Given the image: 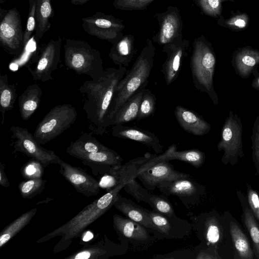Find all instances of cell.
<instances>
[{
  "instance_id": "1",
  "label": "cell",
  "mask_w": 259,
  "mask_h": 259,
  "mask_svg": "<svg viewBox=\"0 0 259 259\" xmlns=\"http://www.w3.org/2000/svg\"><path fill=\"white\" fill-rule=\"evenodd\" d=\"M137 169L135 165L126 167L119 182L114 187L88 205L69 221L38 239L36 243H44L60 237V240L53 248V252L59 253L67 249L88 227L113 206L120 191L131 180L137 178Z\"/></svg>"
},
{
  "instance_id": "2",
  "label": "cell",
  "mask_w": 259,
  "mask_h": 259,
  "mask_svg": "<svg viewBox=\"0 0 259 259\" xmlns=\"http://www.w3.org/2000/svg\"><path fill=\"white\" fill-rule=\"evenodd\" d=\"M126 71L123 66L107 68L99 78L87 80L79 87V92L85 96L83 110L92 133L102 136L106 133L109 108L116 87Z\"/></svg>"
},
{
  "instance_id": "3",
  "label": "cell",
  "mask_w": 259,
  "mask_h": 259,
  "mask_svg": "<svg viewBox=\"0 0 259 259\" xmlns=\"http://www.w3.org/2000/svg\"><path fill=\"white\" fill-rule=\"evenodd\" d=\"M155 48L152 40L148 38L146 45L134 62L127 70L124 77L116 87L107 115V124L111 121L120 108L132 96L145 89L153 67Z\"/></svg>"
},
{
  "instance_id": "4",
  "label": "cell",
  "mask_w": 259,
  "mask_h": 259,
  "mask_svg": "<svg viewBox=\"0 0 259 259\" xmlns=\"http://www.w3.org/2000/svg\"><path fill=\"white\" fill-rule=\"evenodd\" d=\"M193 47L190 65L195 87L207 94L213 104L218 105L219 98L213 86L216 64L214 52L203 36L195 39Z\"/></svg>"
},
{
  "instance_id": "5",
  "label": "cell",
  "mask_w": 259,
  "mask_h": 259,
  "mask_svg": "<svg viewBox=\"0 0 259 259\" xmlns=\"http://www.w3.org/2000/svg\"><path fill=\"white\" fill-rule=\"evenodd\" d=\"M64 59L68 69L78 75H88L92 79L99 78L104 70L100 53L83 40L66 39Z\"/></svg>"
},
{
  "instance_id": "6",
  "label": "cell",
  "mask_w": 259,
  "mask_h": 259,
  "mask_svg": "<svg viewBox=\"0 0 259 259\" xmlns=\"http://www.w3.org/2000/svg\"><path fill=\"white\" fill-rule=\"evenodd\" d=\"M77 111L71 104L58 105L45 115L36 127L33 137L40 145L53 140L74 123Z\"/></svg>"
},
{
  "instance_id": "7",
  "label": "cell",
  "mask_w": 259,
  "mask_h": 259,
  "mask_svg": "<svg viewBox=\"0 0 259 259\" xmlns=\"http://www.w3.org/2000/svg\"><path fill=\"white\" fill-rule=\"evenodd\" d=\"M242 133L240 117L230 111L222 126L221 140L217 146L219 151H224L222 160L226 164L229 162L235 164L239 158L243 157Z\"/></svg>"
},
{
  "instance_id": "8",
  "label": "cell",
  "mask_w": 259,
  "mask_h": 259,
  "mask_svg": "<svg viewBox=\"0 0 259 259\" xmlns=\"http://www.w3.org/2000/svg\"><path fill=\"white\" fill-rule=\"evenodd\" d=\"M14 152H19L39 162L44 167L51 164L59 165L62 160L54 151L42 148L26 128L10 127Z\"/></svg>"
},
{
  "instance_id": "9",
  "label": "cell",
  "mask_w": 259,
  "mask_h": 259,
  "mask_svg": "<svg viewBox=\"0 0 259 259\" xmlns=\"http://www.w3.org/2000/svg\"><path fill=\"white\" fill-rule=\"evenodd\" d=\"M82 22V27L88 34L112 44L123 35L122 31L125 25L122 20L111 15L97 12L83 18Z\"/></svg>"
},
{
  "instance_id": "10",
  "label": "cell",
  "mask_w": 259,
  "mask_h": 259,
  "mask_svg": "<svg viewBox=\"0 0 259 259\" xmlns=\"http://www.w3.org/2000/svg\"><path fill=\"white\" fill-rule=\"evenodd\" d=\"M23 36L20 13L13 8L7 12L0 24L1 45L9 54L17 55L24 48Z\"/></svg>"
},
{
  "instance_id": "11",
  "label": "cell",
  "mask_w": 259,
  "mask_h": 259,
  "mask_svg": "<svg viewBox=\"0 0 259 259\" xmlns=\"http://www.w3.org/2000/svg\"><path fill=\"white\" fill-rule=\"evenodd\" d=\"M189 41L183 38L163 46L162 52L166 58L161 66V72L167 85L178 77L184 60L188 54Z\"/></svg>"
},
{
  "instance_id": "12",
  "label": "cell",
  "mask_w": 259,
  "mask_h": 259,
  "mask_svg": "<svg viewBox=\"0 0 259 259\" xmlns=\"http://www.w3.org/2000/svg\"><path fill=\"white\" fill-rule=\"evenodd\" d=\"M62 39H51L44 48L33 69L28 67L34 80L46 82L53 79V73L60 60Z\"/></svg>"
},
{
  "instance_id": "13",
  "label": "cell",
  "mask_w": 259,
  "mask_h": 259,
  "mask_svg": "<svg viewBox=\"0 0 259 259\" xmlns=\"http://www.w3.org/2000/svg\"><path fill=\"white\" fill-rule=\"evenodd\" d=\"M159 26L153 40L160 45L172 42L182 37L183 22L176 7L169 6L164 12L155 14Z\"/></svg>"
},
{
  "instance_id": "14",
  "label": "cell",
  "mask_w": 259,
  "mask_h": 259,
  "mask_svg": "<svg viewBox=\"0 0 259 259\" xmlns=\"http://www.w3.org/2000/svg\"><path fill=\"white\" fill-rule=\"evenodd\" d=\"M156 187L163 194L178 196L187 206L194 204L204 192L203 187L190 177L164 181Z\"/></svg>"
},
{
  "instance_id": "15",
  "label": "cell",
  "mask_w": 259,
  "mask_h": 259,
  "mask_svg": "<svg viewBox=\"0 0 259 259\" xmlns=\"http://www.w3.org/2000/svg\"><path fill=\"white\" fill-rule=\"evenodd\" d=\"M147 153L148 158L139 165L137 175L158 162L171 160L185 162L198 168L203 164L205 158L204 153L197 149L177 151L176 144L170 145L165 152L158 155Z\"/></svg>"
},
{
  "instance_id": "16",
  "label": "cell",
  "mask_w": 259,
  "mask_h": 259,
  "mask_svg": "<svg viewBox=\"0 0 259 259\" xmlns=\"http://www.w3.org/2000/svg\"><path fill=\"white\" fill-rule=\"evenodd\" d=\"M114 230L121 243L130 242L136 245L147 244L152 241L153 237L142 225L128 218L115 214L112 218Z\"/></svg>"
},
{
  "instance_id": "17",
  "label": "cell",
  "mask_w": 259,
  "mask_h": 259,
  "mask_svg": "<svg viewBox=\"0 0 259 259\" xmlns=\"http://www.w3.org/2000/svg\"><path fill=\"white\" fill-rule=\"evenodd\" d=\"M60 172L76 191L87 197L100 193L99 183L82 168L63 161L59 165Z\"/></svg>"
},
{
  "instance_id": "18",
  "label": "cell",
  "mask_w": 259,
  "mask_h": 259,
  "mask_svg": "<svg viewBox=\"0 0 259 259\" xmlns=\"http://www.w3.org/2000/svg\"><path fill=\"white\" fill-rule=\"evenodd\" d=\"M126 192L133 196L138 202L148 203L155 211L168 217L175 216L172 205L165 195H156L144 189L135 180H131L124 187Z\"/></svg>"
},
{
  "instance_id": "19",
  "label": "cell",
  "mask_w": 259,
  "mask_h": 259,
  "mask_svg": "<svg viewBox=\"0 0 259 259\" xmlns=\"http://www.w3.org/2000/svg\"><path fill=\"white\" fill-rule=\"evenodd\" d=\"M148 213L158 229L161 239H182L188 235L191 231L190 224L176 215L168 217L154 210H148Z\"/></svg>"
},
{
  "instance_id": "20",
  "label": "cell",
  "mask_w": 259,
  "mask_h": 259,
  "mask_svg": "<svg viewBox=\"0 0 259 259\" xmlns=\"http://www.w3.org/2000/svg\"><path fill=\"white\" fill-rule=\"evenodd\" d=\"M168 161L158 162L137 175L138 178L147 189H155L157 185L164 181L190 177L189 174L176 170Z\"/></svg>"
},
{
  "instance_id": "21",
  "label": "cell",
  "mask_w": 259,
  "mask_h": 259,
  "mask_svg": "<svg viewBox=\"0 0 259 259\" xmlns=\"http://www.w3.org/2000/svg\"><path fill=\"white\" fill-rule=\"evenodd\" d=\"M82 163L89 166L94 176L110 174L113 168L121 165L122 159L114 150L109 149L84 155L79 158Z\"/></svg>"
},
{
  "instance_id": "22",
  "label": "cell",
  "mask_w": 259,
  "mask_h": 259,
  "mask_svg": "<svg viewBox=\"0 0 259 259\" xmlns=\"http://www.w3.org/2000/svg\"><path fill=\"white\" fill-rule=\"evenodd\" d=\"M113 206L127 218L139 223L154 234L155 238L161 239L160 234L151 221L148 210L141 207L132 200L119 194Z\"/></svg>"
},
{
  "instance_id": "23",
  "label": "cell",
  "mask_w": 259,
  "mask_h": 259,
  "mask_svg": "<svg viewBox=\"0 0 259 259\" xmlns=\"http://www.w3.org/2000/svg\"><path fill=\"white\" fill-rule=\"evenodd\" d=\"M112 130V135L113 137L139 142L152 149L157 154L163 152V147L159 139L154 133L149 131L121 124L114 125Z\"/></svg>"
},
{
  "instance_id": "24",
  "label": "cell",
  "mask_w": 259,
  "mask_h": 259,
  "mask_svg": "<svg viewBox=\"0 0 259 259\" xmlns=\"http://www.w3.org/2000/svg\"><path fill=\"white\" fill-rule=\"evenodd\" d=\"M120 246L110 240L106 235L97 243L84 244L83 247L65 257V259H107L120 254Z\"/></svg>"
},
{
  "instance_id": "25",
  "label": "cell",
  "mask_w": 259,
  "mask_h": 259,
  "mask_svg": "<svg viewBox=\"0 0 259 259\" xmlns=\"http://www.w3.org/2000/svg\"><path fill=\"white\" fill-rule=\"evenodd\" d=\"M174 113L179 125L190 134L203 136L210 131V124L194 111L178 105L175 107Z\"/></svg>"
},
{
  "instance_id": "26",
  "label": "cell",
  "mask_w": 259,
  "mask_h": 259,
  "mask_svg": "<svg viewBox=\"0 0 259 259\" xmlns=\"http://www.w3.org/2000/svg\"><path fill=\"white\" fill-rule=\"evenodd\" d=\"M231 63L236 74L247 78L257 70L259 51L250 47L239 48L233 53Z\"/></svg>"
},
{
  "instance_id": "27",
  "label": "cell",
  "mask_w": 259,
  "mask_h": 259,
  "mask_svg": "<svg viewBox=\"0 0 259 259\" xmlns=\"http://www.w3.org/2000/svg\"><path fill=\"white\" fill-rule=\"evenodd\" d=\"M136 53L135 39L133 35H123L113 44L108 56L118 66L128 67Z\"/></svg>"
},
{
  "instance_id": "28",
  "label": "cell",
  "mask_w": 259,
  "mask_h": 259,
  "mask_svg": "<svg viewBox=\"0 0 259 259\" xmlns=\"http://www.w3.org/2000/svg\"><path fill=\"white\" fill-rule=\"evenodd\" d=\"M108 148L92 136L91 133H84L75 141L70 143L66 152L69 155L79 159L84 155L96 153Z\"/></svg>"
},
{
  "instance_id": "29",
  "label": "cell",
  "mask_w": 259,
  "mask_h": 259,
  "mask_svg": "<svg viewBox=\"0 0 259 259\" xmlns=\"http://www.w3.org/2000/svg\"><path fill=\"white\" fill-rule=\"evenodd\" d=\"M42 91L36 83L29 85L18 98L19 111L22 118L28 120L37 109Z\"/></svg>"
},
{
  "instance_id": "30",
  "label": "cell",
  "mask_w": 259,
  "mask_h": 259,
  "mask_svg": "<svg viewBox=\"0 0 259 259\" xmlns=\"http://www.w3.org/2000/svg\"><path fill=\"white\" fill-rule=\"evenodd\" d=\"M145 89L137 92L124 103L113 117L111 125L123 124L137 119Z\"/></svg>"
},
{
  "instance_id": "31",
  "label": "cell",
  "mask_w": 259,
  "mask_h": 259,
  "mask_svg": "<svg viewBox=\"0 0 259 259\" xmlns=\"http://www.w3.org/2000/svg\"><path fill=\"white\" fill-rule=\"evenodd\" d=\"M53 16L51 0H36L35 38L38 42L50 28V19Z\"/></svg>"
},
{
  "instance_id": "32",
  "label": "cell",
  "mask_w": 259,
  "mask_h": 259,
  "mask_svg": "<svg viewBox=\"0 0 259 259\" xmlns=\"http://www.w3.org/2000/svg\"><path fill=\"white\" fill-rule=\"evenodd\" d=\"M36 212V208H32L21 214L7 225L0 233V248L25 228L30 223Z\"/></svg>"
},
{
  "instance_id": "33",
  "label": "cell",
  "mask_w": 259,
  "mask_h": 259,
  "mask_svg": "<svg viewBox=\"0 0 259 259\" xmlns=\"http://www.w3.org/2000/svg\"><path fill=\"white\" fill-rule=\"evenodd\" d=\"M16 97V89L14 84L9 83L8 76L7 74L0 76V110L2 119L1 124L5 120L6 111L14 107Z\"/></svg>"
},
{
  "instance_id": "34",
  "label": "cell",
  "mask_w": 259,
  "mask_h": 259,
  "mask_svg": "<svg viewBox=\"0 0 259 259\" xmlns=\"http://www.w3.org/2000/svg\"><path fill=\"white\" fill-rule=\"evenodd\" d=\"M230 234L238 255L242 259H251L253 251L245 235L235 223H230Z\"/></svg>"
},
{
  "instance_id": "35",
  "label": "cell",
  "mask_w": 259,
  "mask_h": 259,
  "mask_svg": "<svg viewBox=\"0 0 259 259\" xmlns=\"http://www.w3.org/2000/svg\"><path fill=\"white\" fill-rule=\"evenodd\" d=\"M46 180L41 178L29 179L19 184L18 188L21 196L24 199H33L45 189Z\"/></svg>"
},
{
  "instance_id": "36",
  "label": "cell",
  "mask_w": 259,
  "mask_h": 259,
  "mask_svg": "<svg viewBox=\"0 0 259 259\" xmlns=\"http://www.w3.org/2000/svg\"><path fill=\"white\" fill-rule=\"evenodd\" d=\"M203 235L207 245H215L221 239L222 231L218 220L214 217L205 219Z\"/></svg>"
},
{
  "instance_id": "37",
  "label": "cell",
  "mask_w": 259,
  "mask_h": 259,
  "mask_svg": "<svg viewBox=\"0 0 259 259\" xmlns=\"http://www.w3.org/2000/svg\"><path fill=\"white\" fill-rule=\"evenodd\" d=\"M155 96L149 89H145L142 98L138 115L137 118L138 121L147 118L152 115L156 109Z\"/></svg>"
},
{
  "instance_id": "38",
  "label": "cell",
  "mask_w": 259,
  "mask_h": 259,
  "mask_svg": "<svg viewBox=\"0 0 259 259\" xmlns=\"http://www.w3.org/2000/svg\"><path fill=\"white\" fill-rule=\"evenodd\" d=\"M244 222L252 240L256 256L259 258V226L248 208L244 211Z\"/></svg>"
},
{
  "instance_id": "39",
  "label": "cell",
  "mask_w": 259,
  "mask_h": 259,
  "mask_svg": "<svg viewBox=\"0 0 259 259\" xmlns=\"http://www.w3.org/2000/svg\"><path fill=\"white\" fill-rule=\"evenodd\" d=\"M154 0H114L113 7L120 10H143Z\"/></svg>"
},
{
  "instance_id": "40",
  "label": "cell",
  "mask_w": 259,
  "mask_h": 259,
  "mask_svg": "<svg viewBox=\"0 0 259 259\" xmlns=\"http://www.w3.org/2000/svg\"><path fill=\"white\" fill-rule=\"evenodd\" d=\"M44 166L38 161L32 159L27 162L21 169V174L26 179L41 178Z\"/></svg>"
},
{
  "instance_id": "41",
  "label": "cell",
  "mask_w": 259,
  "mask_h": 259,
  "mask_svg": "<svg viewBox=\"0 0 259 259\" xmlns=\"http://www.w3.org/2000/svg\"><path fill=\"white\" fill-rule=\"evenodd\" d=\"M223 1L195 0V2L204 13L212 17H217L220 14Z\"/></svg>"
},
{
  "instance_id": "42",
  "label": "cell",
  "mask_w": 259,
  "mask_h": 259,
  "mask_svg": "<svg viewBox=\"0 0 259 259\" xmlns=\"http://www.w3.org/2000/svg\"><path fill=\"white\" fill-rule=\"evenodd\" d=\"M36 0L34 2L30 9L29 10L26 29L24 33L23 36L24 48L26 47L27 44L31 38L34 30L36 29Z\"/></svg>"
},
{
  "instance_id": "43",
  "label": "cell",
  "mask_w": 259,
  "mask_h": 259,
  "mask_svg": "<svg viewBox=\"0 0 259 259\" xmlns=\"http://www.w3.org/2000/svg\"><path fill=\"white\" fill-rule=\"evenodd\" d=\"M253 155L259 167V116L253 123L251 136Z\"/></svg>"
},
{
  "instance_id": "44",
  "label": "cell",
  "mask_w": 259,
  "mask_h": 259,
  "mask_svg": "<svg viewBox=\"0 0 259 259\" xmlns=\"http://www.w3.org/2000/svg\"><path fill=\"white\" fill-rule=\"evenodd\" d=\"M248 200L254 215L259 221V196L255 191L252 188L248 189Z\"/></svg>"
},
{
  "instance_id": "45",
  "label": "cell",
  "mask_w": 259,
  "mask_h": 259,
  "mask_svg": "<svg viewBox=\"0 0 259 259\" xmlns=\"http://www.w3.org/2000/svg\"><path fill=\"white\" fill-rule=\"evenodd\" d=\"M247 22V16L245 14H241L227 20L226 24L232 28L242 29L246 26Z\"/></svg>"
},
{
  "instance_id": "46",
  "label": "cell",
  "mask_w": 259,
  "mask_h": 259,
  "mask_svg": "<svg viewBox=\"0 0 259 259\" xmlns=\"http://www.w3.org/2000/svg\"><path fill=\"white\" fill-rule=\"evenodd\" d=\"M197 259H213L221 258L214 251H211L210 249L200 250L196 257Z\"/></svg>"
},
{
  "instance_id": "47",
  "label": "cell",
  "mask_w": 259,
  "mask_h": 259,
  "mask_svg": "<svg viewBox=\"0 0 259 259\" xmlns=\"http://www.w3.org/2000/svg\"><path fill=\"white\" fill-rule=\"evenodd\" d=\"M0 185L5 188L10 186V182L5 172V165L0 162Z\"/></svg>"
},
{
  "instance_id": "48",
  "label": "cell",
  "mask_w": 259,
  "mask_h": 259,
  "mask_svg": "<svg viewBox=\"0 0 259 259\" xmlns=\"http://www.w3.org/2000/svg\"><path fill=\"white\" fill-rule=\"evenodd\" d=\"M255 77L252 81V87L259 91V72L256 71L253 73Z\"/></svg>"
},
{
  "instance_id": "49",
  "label": "cell",
  "mask_w": 259,
  "mask_h": 259,
  "mask_svg": "<svg viewBox=\"0 0 259 259\" xmlns=\"http://www.w3.org/2000/svg\"><path fill=\"white\" fill-rule=\"evenodd\" d=\"M90 0H70V2L74 5H82L87 3Z\"/></svg>"
},
{
  "instance_id": "50",
  "label": "cell",
  "mask_w": 259,
  "mask_h": 259,
  "mask_svg": "<svg viewBox=\"0 0 259 259\" xmlns=\"http://www.w3.org/2000/svg\"><path fill=\"white\" fill-rule=\"evenodd\" d=\"M53 200V199H52V198H47V199H46V200H43V201H41L38 202V203H37V204H40V203H45V202H49L50 201H51V200Z\"/></svg>"
},
{
  "instance_id": "51",
  "label": "cell",
  "mask_w": 259,
  "mask_h": 259,
  "mask_svg": "<svg viewBox=\"0 0 259 259\" xmlns=\"http://www.w3.org/2000/svg\"><path fill=\"white\" fill-rule=\"evenodd\" d=\"M36 0H28V3H29V10L31 8L33 4Z\"/></svg>"
}]
</instances>
